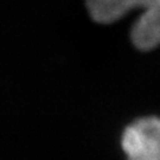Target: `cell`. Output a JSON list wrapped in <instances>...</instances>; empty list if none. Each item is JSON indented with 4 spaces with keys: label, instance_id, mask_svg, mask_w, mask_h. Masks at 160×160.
I'll list each match as a JSON object with an SVG mask.
<instances>
[{
    "label": "cell",
    "instance_id": "obj_1",
    "mask_svg": "<svg viewBox=\"0 0 160 160\" xmlns=\"http://www.w3.org/2000/svg\"><path fill=\"white\" fill-rule=\"evenodd\" d=\"M87 10L100 24H112L133 10H140L131 30L132 43L142 51L160 45V0H87Z\"/></svg>",
    "mask_w": 160,
    "mask_h": 160
},
{
    "label": "cell",
    "instance_id": "obj_2",
    "mask_svg": "<svg viewBox=\"0 0 160 160\" xmlns=\"http://www.w3.org/2000/svg\"><path fill=\"white\" fill-rule=\"evenodd\" d=\"M121 147L126 160H160V118L146 116L128 125Z\"/></svg>",
    "mask_w": 160,
    "mask_h": 160
}]
</instances>
